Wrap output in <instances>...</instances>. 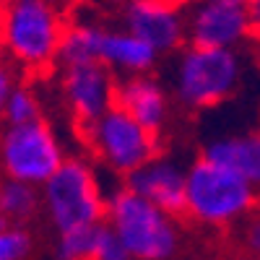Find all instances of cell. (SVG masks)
Listing matches in <instances>:
<instances>
[{"label": "cell", "instance_id": "obj_18", "mask_svg": "<svg viewBox=\"0 0 260 260\" xmlns=\"http://www.w3.org/2000/svg\"><path fill=\"white\" fill-rule=\"evenodd\" d=\"M34 250L29 226L0 224V260H26Z\"/></svg>", "mask_w": 260, "mask_h": 260}, {"label": "cell", "instance_id": "obj_5", "mask_svg": "<svg viewBox=\"0 0 260 260\" xmlns=\"http://www.w3.org/2000/svg\"><path fill=\"white\" fill-rule=\"evenodd\" d=\"M104 221L120 237L130 260H169L185 242L180 213L151 203L127 185L110 195Z\"/></svg>", "mask_w": 260, "mask_h": 260}, {"label": "cell", "instance_id": "obj_7", "mask_svg": "<svg viewBox=\"0 0 260 260\" xmlns=\"http://www.w3.org/2000/svg\"><path fill=\"white\" fill-rule=\"evenodd\" d=\"M81 130L83 146L89 148V156L99 164V169L122 180H127L148 159H154L161 143V136L151 133L117 104Z\"/></svg>", "mask_w": 260, "mask_h": 260}, {"label": "cell", "instance_id": "obj_9", "mask_svg": "<svg viewBox=\"0 0 260 260\" xmlns=\"http://www.w3.org/2000/svg\"><path fill=\"white\" fill-rule=\"evenodd\" d=\"M185 18L190 45L240 50L257 37L247 0H185Z\"/></svg>", "mask_w": 260, "mask_h": 260}, {"label": "cell", "instance_id": "obj_26", "mask_svg": "<svg viewBox=\"0 0 260 260\" xmlns=\"http://www.w3.org/2000/svg\"><path fill=\"white\" fill-rule=\"evenodd\" d=\"M247 3H255V0H247Z\"/></svg>", "mask_w": 260, "mask_h": 260}, {"label": "cell", "instance_id": "obj_25", "mask_svg": "<svg viewBox=\"0 0 260 260\" xmlns=\"http://www.w3.org/2000/svg\"><path fill=\"white\" fill-rule=\"evenodd\" d=\"M252 260H260V255H257V257H252Z\"/></svg>", "mask_w": 260, "mask_h": 260}, {"label": "cell", "instance_id": "obj_12", "mask_svg": "<svg viewBox=\"0 0 260 260\" xmlns=\"http://www.w3.org/2000/svg\"><path fill=\"white\" fill-rule=\"evenodd\" d=\"M117 107L125 110L133 120H138L143 127H148L151 133L161 136L172 122L175 99H172V91L164 86L161 78H156L154 73H138L120 78Z\"/></svg>", "mask_w": 260, "mask_h": 260}, {"label": "cell", "instance_id": "obj_10", "mask_svg": "<svg viewBox=\"0 0 260 260\" xmlns=\"http://www.w3.org/2000/svg\"><path fill=\"white\" fill-rule=\"evenodd\" d=\"M120 78L99 62H60L57 96L73 125L86 127L117 104Z\"/></svg>", "mask_w": 260, "mask_h": 260}, {"label": "cell", "instance_id": "obj_20", "mask_svg": "<svg viewBox=\"0 0 260 260\" xmlns=\"http://www.w3.org/2000/svg\"><path fill=\"white\" fill-rule=\"evenodd\" d=\"M16 68L3 57V52H0V122H3V110H6V102H8V96H11V91H13V86L18 83V78H16Z\"/></svg>", "mask_w": 260, "mask_h": 260}, {"label": "cell", "instance_id": "obj_2", "mask_svg": "<svg viewBox=\"0 0 260 260\" xmlns=\"http://www.w3.org/2000/svg\"><path fill=\"white\" fill-rule=\"evenodd\" d=\"M260 190L224 164L198 156L187 164L182 216L206 232H232L257 211Z\"/></svg>", "mask_w": 260, "mask_h": 260}, {"label": "cell", "instance_id": "obj_3", "mask_svg": "<svg viewBox=\"0 0 260 260\" xmlns=\"http://www.w3.org/2000/svg\"><path fill=\"white\" fill-rule=\"evenodd\" d=\"M245 81L240 50L187 45L180 47L169 65V91L175 104L190 112H208L237 96Z\"/></svg>", "mask_w": 260, "mask_h": 260}, {"label": "cell", "instance_id": "obj_16", "mask_svg": "<svg viewBox=\"0 0 260 260\" xmlns=\"http://www.w3.org/2000/svg\"><path fill=\"white\" fill-rule=\"evenodd\" d=\"M39 117H45V102H42V94L37 91V86L18 81L13 86L8 102H6L3 125H24V122H34Z\"/></svg>", "mask_w": 260, "mask_h": 260}, {"label": "cell", "instance_id": "obj_21", "mask_svg": "<svg viewBox=\"0 0 260 260\" xmlns=\"http://www.w3.org/2000/svg\"><path fill=\"white\" fill-rule=\"evenodd\" d=\"M250 6H252V18H255L257 34H260V0H255V3H250Z\"/></svg>", "mask_w": 260, "mask_h": 260}, {"label": "cell", "instance_id": "obj_17", "mask_svg": "<svg viewBox=\"0 0 260 260\" xmlns=\"http://www.w3.org/2000/svg\"><path fill=\"white\" fill-rule=\"evenodd\" d=\"M99 226L102 224L55 234V255L60 260H94Z\"/></svg>", "mask_w": 260, "mask_h": 260}, {"label": "cell", "instance_id": "obj_11", "mask_svg": "<svg viewBox=\"0 0 260 260\" xmlns=\"http://www.w3.org/2000/svg\"><path fill=\"white\" fill-rule=\"evenodd\" d=\"M120 26L143 39L159 55H175L187 45V18L182 0H125Z\"/></svg>", "mask_w": 260, "mask_h": 260}, {"label": "cell", "instance_id": "obj_19", "mask_svg": "<svg viewBox=\"0 0 260 260\" xmlns=\"http://www.w3.org/2000/svg\"><path fill=\"white\" fill-rule=\"evenodd\" d=\"M94 260H130L125 245L120 242V237H117L110 226H107V221L99 226V234H96Z\"/></svg>", "mask_w": 260, "mask_h": 260}, {"label": "cell", "instance_id": "obj_13", "mask_svg": "<svg viewBox=\"0 0 260 260\" xmlns=\"http://www.w3.org/2000/svg\"><path fill=\"white\" fill-rule=\"evenodd\" d=\"M185 182H187V164L167 154H156L125 180L130 190H136L151 203L180 216L185 206Z\"/></svg>", "mask_w": 260, "mask_h": 260}, {"label": "cell", "instance_id": "obj_6", "mask_svg": "<svg viewBox=\"0 0 260 260\" xmlns=\"http://www.w3.org/2000/svg\"><path fill=\"white\" fill-rule=\"evenodd\" d=\"M159 52L125 26H110L102 21H73L65 31L60 62H99L117 78L154 73Z\"/></svg>", "mask_w": 260, "mask_h": 260}, {"label": "cell", "instance_id": "obj_22", "mask_svg": "<svg viewBox=\"0 0 260 260\" xmlns=\"http://www.w3.org/2000/svg\"><path fill=\"white\" fill-rule=\"evenodd\" d=\"M252 50H255V65L260 68V34L252 39Z\"/></svg>", "mask_w": 260, "mask_h": 260}, {"label": "cell", "instance_id": "obj_1", "mask_svg": "<svg viewBox=\"0 0 260 260\" xmlns=\"http://www.w3.org/2000/svg\"><path fill=\"white\" fill-rule=\"evenodd\" d=\"M68 26L60 0H0V52L18 73L45 76L60 65Z\"/></svg>", "mask_w": 260, "mask_h": 260}, {"label": "cell", "instance_id": "obj_4", "mask_svg": "<svg viewBox=\"0 0 260 260\" xmlns=\"http://www.w3.org/2000/svg\"><path fill=\"white\" fill-rule=\"evenodd\" d=\"M110 195L102 180V169L91 156L71 154L55 175L39 187L42 216L47 224L60 232L96 226L107 219Z\"/></svg>", "mask_w": 260, "mask_h": 260}, {"label": "cell", "instance_id": "obj_15", "mask_svg": "<svg viewBox=\"0 0 260 260\" xmlns=\"http://www.w3.org/2000/svg\"><path fill=\"white\" fill-rule=\"evenodd\" d=\"M39 213H42L39 187L0 177V216H3L6 224L29 226Z\"/></svg>", "mask_w": 260, "mask_h": 260}, {"label": "cell", "instance_id": "obj_8", "mask_svg": "<svg viewBox=\"0 0 260 260\" xmlns=\"http://www.w3.org/2000/svg\"><path fill=\"white\" fill-rule=\"evenodd\" d=\"M68 156L65 138L47 117L0 127V177L42 187Z\"/></svg>", "mask_w": 260, "mask_h": 260}, {"label": "cell", "instance_id": "obj_14", "mask_svg": "<svg viewBox=\"0 0 260 260\" xmlns=\"http://www.w3.org/2000/svg\"><path fill=\"white\" fill-rule=\"evenodd\" d=\"M201 156L224 164L240 177H245L252 187L260 190V130L247 133H224L206 141Z\"/></svg>", "mask_w": 260, "mask_h": 260}, {"label": "cell", "instance_id": "obj_23", "mask_svg": "<svg viewBox=\"0 0 260 260\" xmlns=\"http://www.w3.org/2000/svg\"><path fill=\"white\" fill-rule=\"evenodd\" d=\"M255 216H257V221H260V203H257V211H255Z\"/></svg>", "mask_w": 260, "mask_h": 260}, {"label": "cell", "instance_id": "obj_24", "mask_svg": "<svg viewBox=\"0 0 260 260\" xmlns=\"http://www.w3.org/2000/svg\"><path fill=\"white\" fill-rule=\"evenodd\" d=\"M0 224H6V221H3V216H0Z\"/></svg>", "mask_w": 260, "mask_h": 260}]
</instances>
